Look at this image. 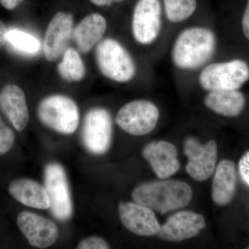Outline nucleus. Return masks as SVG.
<instances>
[{
    "label": "nucleus",
    "instance_id": "obj_1",
    "mask_svg": "<svg viewBox=\"0 0 249 249\" xmlns=\"http://www.w3.org/2000/svg\"><path fill=\"white\" fill-rule=\"evenodd\" d=\"M216 47L217 39L211 29L198 26L187 28L174 42L172 61L179 70L193 71L209 62Z\"/></svg>",
    "mask_w": 249,
    "mask_h": 249
},
{
    "label": "nucleus",
    "instance_id": "obj_2",
    "mask_svg": "<svg viewBox=\"0 0 249 249\" xmlns=\"http://www.w3.org/2000/svg\"><path fill=\"white\" fill-rule=\"evenodd\" d=\"M189 184L177 180H163L142 183L132 193L135 202L161 214L186 207L193 198Z\"/></svg>",
    "mask_w": 249,
    "mask_h": 249
},
{
    "label": "nucleus",
    "instance_id": "obj_3",
    "mask_svg": "<svg viewBox=\"0 0 249 249\" xmlns=\"http://www.w3.org/2000/svg\"><path fill=\"white\" fill-rule=\"evenodd\" d=\"M95 54L98 69L106 78L118 83H127L135 76L133 58L117 40L106 38L101 41Z\"/></svg>",
    "mask_w": 249,
    "mask_h": 249
},
{
    "label": "nucleus",
    "instance_id": "obj_4",
    "mask_svg": "<svg viewBox=\"0 0 249 249\" xmlns=\"http://www.w3.org/2000/svg\"><path fill=\"white\" fill-rule=\"evenodd\" d=\"M249 80V65L241 59L210 63L198 77L201 88L209 91L238 90Z\"/></svg>",
    "mask_w": 249,
    "mask_h": 249
},
{
    "label": "nucleus",
    "instance_id": "obj_5",
    "mask_svg": "<svg viewBox=\"0 0 249 249\" xmlns=\"http://www.w3.org/2000/svg\"><path fill=\"white\" fill-rule=\"evenodd\" d=\"M37 115L46 127L62 134L76 132L80 115L76 103L63 95H52L38 105Z\"/></svg>",
    "mask_w": 249,
    "mask_h": 249
},
{
    "label": "nucleus",
    "instance_id": "obj_6",
    "mask_svg": "<svg viewBox=\"0 0 249 249\" xmlns=\"http://www.w3.org/2000/svg\"><path fill=\"white\" fill-rule=\"evenodd\" d=\"M160 116V109L151 101L136 100L119 109L115 121L119 127L127 133L143 136L155 128Z\"/></svg>",
    "mask_w": 249,
    "mask_h": 249
},
{
    "label": "nucleus",
    "instance_id": "obj_7",
    "mask_svg": "<svg viewBox=\"0 0 249 249\" xmlns=\"http://www.w3.org/2000/svg\"><path fill=\"white\" fill-rule=\"evenodd\" d=\"M45 186L50 200V209L57 219L66 221L73 213L71 193L66 173L58 163H51L45 169Z\"/></svg>",
    "mask_w": 249,
    "mask_h": 249
},
{
    "label": "nucleus",
    "instance_id": "obj_8",
    "mask_svg": "<svg viewBox=\"0 0 249 249\" xmlns=\"http://www.w3.org/2000/svg\"><path fill=\"white\" fill-rule=\"evenodd\" d=\"M112 137L110 113L103 108H94L87 113L82 127V140L87 150L103 155L109 150Z\"/></svg>",
    "mask_w": 249,
    "mask_h": 249
},
{
    "label": "nucleus",
    "instance_id": "obj_9",
    "mask_svg": "<svg viewBox=\"0 0 249 249\" xmlns=\"http://www.w3.org/2000/svg\"><path fill=\"white\" fill-rule=\"evenodd\" d=\"M162 9L160 0H139L132 20L134 38L138 43L148 45L158 38L161 31Z\"/></svg>",
    "mask_w": 249,
    "mask_h": 249
},
{
    "label": "nucleus",
    "instance_id": "obj_10",
    "mask_svg": "<svg viewBox=\"0 0 249 249\" xmlns=\"http://www.w3.org/2000/svg\"><path fill=\"white\" fill-rule=\"evenodd\" d=\"M183 150L188 160L186 170L193 179L204 181L213 175L217 158L214 141L201 144L196 139L188 137L183 144Z\"/></svg>",
    "mask_w": 249,
    "mask_h": 249
},
{
    "label": "nucleus",
    "instance_id": "obj_11",
    "mask_svg": "<svg viewBox=\"0 0 249 249\" xmlns=\"http://www.w3.org/2000/svg\"><path fill=\"white\" fill-rule=\"evenodd\" d=\"M18 227L29 245L39 249L52 247L58 238L56 224L45 217L23 211L18 214Z\"/></svg>",
    "mask_w": 249,
    "mask_h": 249
},
{
    "label": "nucleus",
    "instance_id": "obj_12",
    "mask_svg": "<svg viewBox=\"0 0 249 249\" xmlns=\"http://www.w3.org/2000/svg\"><path fill=\"white\" fill-rule=\"evenodd\" d=\"M121 222L129 231L139 236L158 235L160 226L153 210L135 202H121L119 205Z\"/></svg>",
    "mask_w": 249,
    "mask_h": 249
},
{
    "label": "nucleus",
    "instance_id": "obj_13",
    "mask_svg": "<svg viewBox=\"0 0 249 249\" xmlns=\"http://www.w3.org/2000/svg\"><path fill=\"white\" fill-rule=\"evenodd\" d=\"M73 31V16L57 13L48 24L44 40V53L48 61H55L63 55L68 48Z\"/></svg>",
    "mask_w": 249,
    "mask_h": 249
},
{
    "label": "nucleus",
    "instance_id": "obj_14",
    "mask_svg": "<svg viewBox=\"0 0 249 249\" xmlns=\"http://www.w3.org/2000/svg\"><path fill=\"white\" fill-rule=\"evenodd\" d=\"M206 227L204 217L189 211H179L170 216L160 227V238L169 242H181L196 237Z\"/></svg>",
    "mask_w": 249,
    "mask_h": 249
},
{
    "label": "nucleus",
    "instance_id": "obj_15",
    "mask_svg": "<svg viewBox=\"0 0 249 249\" xmlns=\"http://www.w3.org/2000/svg\"><path fill=\"white\" fill-rule=\"evenodd\" d=\"M142 155L161 179L169 178L179 170L178 150L171 142L165 141L149 142L142 149Z\"/></svg>",
    "mask_w": 249,
    "mask_h": 249
},
{
    "label": "nucleus",
    "instance_id": "obj_16",
    "mask_svg": "<svg viewBox=\"0 0 249 249\" xmlns=\"http://www.w3.org/2000/svg\"><path fill=\"white\" fill-rule=\"evenodd\" d=\"M0 110L18 132L24 130L29 121L25 94L15 85H5L0 91Z\"/></svg>",
    "mask_w": 249,
    "mask_h": 249
},
{
    "label": "nucleus",
    "instance_id": "obj_17",
    "mask_svg": "<svg viewBox=\"0 0 249 249\" xmlns=\"http://www.w3.org/2000/svg\"><path fill=\"white\" fill-rule=\"evenodd\" d=\"M9 194L18 202L36 209L50 207L48 193L45 186L30 178H19L10 183Z\"/></svg>",
    "mask_w": 249,
    "mask_h": 249
},
{
    "label": "nucleus",
    "instance_id": "obj_18",
    "mask_svg": "<svg viewBox=\"0 0 249 249\" xmlns=\"http://www.w3.org/2000/svg\"><path fill=\"white\" fill-rule=\"evenodd\" d=\"M237 186V170L230 160L219 162L214 172L212 183L213 201L218 206L229 204L235 196Z\"/></svg>",
    "mask_w": 249,
    "mask_h": 249
},
{
    "label": "nucleus",
    "instance_id": "obj_19",
    "mask_svg": "<svg viewBox=\"0 0 249 249\" xmlns=\"http://www.w3.org/2000/svg\"><path fill=\"white\" fill-rule=\"evenodd\" d=\"M107 22L101 15L93 14L85 17L73 29V37L78 50L86 53L102 39Z\"/></svg>",
    "mask_w": 249,
    "mask_h": 249
},
{
    "label": "nucleus",
    "instance_id": "obj_20",
    "mask_svg": "<svg viewBox=\"0 0 249 249\" xmlns=\"http://www.w3.org/2000/svg\"><path fill=\"white\" fill-rule=\"evenodd\" d=\"M204 102L216 114L232 118L240 115L245 109L246 98L239 90H218L209 91Z\"/></svg>",
    "mask_w": 249,
    "mask_h": 249
},
{
    "label": "nucleus",
    "instance_id": "obj_21",
    "mask_svg": "<svg viewBox=\"0 0 249 249\" xmlns=\"http://www.w3.org/2000/svg\"><path fill=\"white\" fill-rule=\"evenodd\" d=\"M58 71L62 79L68 82L80 81L85 76V67L79 53L68 47L58 64Z\"/></svg>",
    "mask_w": 249,
    "mask_h": 249
},
{
    "label": "nucleus",
    "instance_id": "obj_22",
    "mask_svg": "<svg viewBox=\"0 0 249 249\" xmlns=\"http://www.w3.org/2000/svg\"><path fill=\"white\" fill-rule=\"evenodd\" d=\"M165 15L170 22L180 23L196 12V0H163Z\"/></svg>",
    "mask_w": 249,
    "mask_h": 249
},
{
    "label": "nucleus",
    "instance_id": "obj_23",
    "mask_svg": "<svg viewBox=\"0 0 249 249\" xmlns=\"http://www.w3.org/2000/svg\"><path fill=\"white\" fill-rule=\"evenodd\" d=\"M6 42L21 53L33 55L37 53L40 49V42L36 37L17 29L9 31Z\"/></svg>",
    "mask_w": 249,
    "mask_h": 249
},
{
    "label": "nucleus",
    "instance_id": "obj_24",
    "mask_svg": "<svg viewBox=\"0 0 249 249\" xmlns=\"http://www.w3.org/2000/svg\"><path fill=\"white\" fill-rule=\"evenodd\" d=\"M16 141V135L12 129L4 124L0 118V156L11 150Z\"/></svg>",
    "mask_w": 249,
    "mask_h": 249
},
{
    "label": "nucleus",
    "instance_id": "obj_25",
    "mask_svg": "<svg viewBox=\"0 0 249 249\" xmlns=\"http://www.w3.org/2000/svg\"><path fill=\"white\" fill-rule=\"evenodd\" d=\"M110 248L107 242L103 239L96 236L86 237L79 242L78 249H108Z\"/></svg>",
    "mask_w": 249,
    "mask_h": 249
},
{
    "label": "nucleus",
    "instance_id": "obj_26",
    "mask_svg": "<svg viewBox=\"0 0 249 249\" xmlns=\"http://www.w3.org/2000/svg\"><path fill=\"white\" fill-rule=\"evenodd\" d=\"M238 171L244 182L249 187V151L246 152L241 157Z\"/></svg>",
    "mask_w": 249,
    "mask_h": 249
},
{
    "label": "nucleus",
    "instance_id": "obj_27",
    "mask_svg": "<svg viewBox=\"0 0 249 249\" xmlns=\"http://www.w3.org/2000/svg\"><path fill=\"white\" fill-rule=\"evenodd\" d=\"M242 28L244 35L249 41V0L247 1L243 16H242Z\"/></svg>",
    "mask_w": 249,
    "mask_h": 249
},
{
    "label": "nucleus",
    "instance_id": "obj_28",
    "mask_svg": "<svg viewBox=\"0 0 249 249\" xmlns=\"http://www.w3.org/2000/svg\"><path fill=\"white\" fill-rule=\"evenodd\" d=\"M24 0H0V4L6 9L14 10Z\"/></svg>",
    "mask_w": 249,
    "mask_h": 249
},
{
    "label": "nucleus",
    "instance_id": "obj_29",
    "mask_svg": "<svg viewBox=\"0 0 249 249\" xmlns=\"http://www.w3.org/2000/svg\"><path fill=\"white\" fill-rule=\"evenodd\" d=\"M9 32L7 27L2 21L0 20V48L4 45L7 40V34Z\"/></svg>",
    "mask_w": 249,
    "mask_h": 249
},
{
    "label": "nucleus",
    "instance_id": "obj_30",
    "mask_svg": "<svg viewBox=\"0 0 249 249\" xmlns=\"http://www.w3.org/2000/svg\"><path fill=\"white\" fill-rule=\"evenodd\" d=\"M91 3L96 6H110L114 3L121 2L123 0H90Z\"/></svg>",
    "mask_w": 249,
    "mask_h": 249
}]
</instances>
